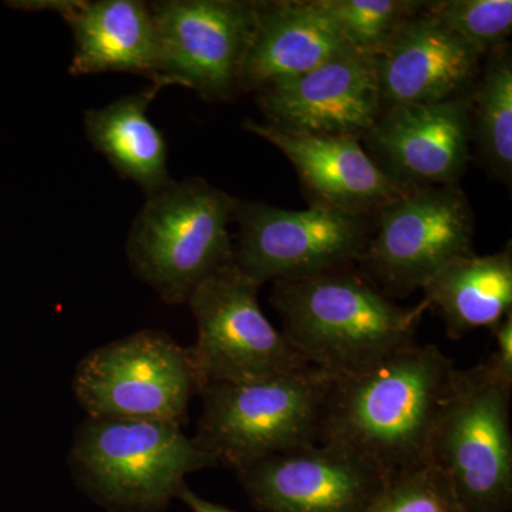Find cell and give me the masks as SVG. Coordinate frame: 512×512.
<instances>
[{
	"instance_id": "cell-5",
	"label": "cell",
	"mask_w": 512,
	"mask_h": 512,
	"mask_svg": "<svg viewBox=\"0 0 512 512\" xmlns=\"http://www.w3.org/2000/svg\"><path fill=\"white\" fill-rule=\"evenodd\" d=\"M511 396L512 384L487 360L454 370L429 460L446 476L463 512L512 508Z\"/></svg>"
},
{
	"instance_id": "cell-17",
	"label": "cell",
	"mask_w": 512,
	"mask_h": 512,
	"mask_svg": "<svg viewBox=\"0 0 512 512\" xmlns=\"http://www.w3.org/2000/svg\"><path fill=\"white\" fill-rule=\"evenodd\" d=\"M20 8L59 13L72 32L69 73H128L156 82L158 40L150 3L141 0H49Z\"/></svg>"
},
{
	"instance_id": "cell-9",
	"label": "cell",
	"mask_w": 512,
	"mask_h": 512,
	"mask_svg": "<svg viewBox=\"0 0 512 512\" xmlns=\"http://www.w3.org/2000/svg\"><path fill=\"white\" fill-rule=\"evenodd\" d=\"M92 419L163 420L183 426L198 393L190 355L167 333L141 330L93 350L73 377Z\"/></svg>"
},
{
	"instance_id": "cell-20",
	"label": "cell",
	"mask_w": 512,
	"mask_h": 512,
	"mask_svg": "<svg viewBox=\"0 0 512 512\" xmlns=\"http://www.w3.org/2000/svg\"><path fill=\"white\" fill-rule=\"evenodd\" d=\"M427 308L439 312L448 339L494 329L512 312V248L473 255L448 265L421 289Z\"/></svg>"
},
{
	"instance_id": "cell-14",
	"label": "cell",
	"mask_w": 512,
	"mask_h": 512,
	"mask_svg": "<svg viewBox=\"0 0 512 512\" xmlns=\"http://www.w3.org/2000/svg\"><path fill=\"white\" fill-rule=\"evenodd\" d=\"M262 512H366L387 477L332 444L275 454L237 471Z\"/></svg>"
},
{
	"instance_id": "cell-2",
	"label": "cell",
	"mask_w": 512,
	"mask_h": 512,
	"mask_svg": "<svg viewBox=\"0 0 512 512\" xmlns=\"http://www.w3.org/2000/svg\"><path fill=\"white\" fill-rule=\"evenodd\" d=\"M286 340L326 375H352L414 345L426 302L399 305L356 266L274 282Z\"/></svg>"
},
{
	"instance_id": "cell-25",
	"label": "cell",
	"mask_w": 512,
	"mask_h": 512,
	"mask_svg": "<svg viewBox=\"0 0 512 512\" xmlns=\"http://www.w3.org/2000/svg\"><path fill=\"white\" fill-rule=\"evenodd\" d=\"M491 333L494 336L495 350L485 360L501 380L512 384V312L491 329Z\"/></svg>"
},
{
	"instance_id": "cell-6",
	"label": "cell",
	"mask_w": 512,
	"mask_h": 512,
	"mask_svg": "<svg viewBox=\"0 0 512 512\" xmlns=\"http://www.w3.org/2000/svg\"><path fill=\"white\" fill-rule=\"evenodd\" d=\"M72 454L94 494L138 511L163 507L180 493L185 476L215 464L180 424L163 420L90 417Z\"/></svg>"
},
{
	"instance_id": "cell-15",
	"label": "cell",
	"mask_w": 512,
	"mask_h": 512,
	"mask_svg": "<svg viewBox=\"0 0 512 512\" xmlns=\"http://www.w3.org/2000/svg\"><path fill=\"white\" fill-rule=\"evenodd\" d=\"M484 56L448 29L429 2L375 59L382 110L470 96Z\"/></svg>"
},
{
	"instance_id": "cell-23",
	"label": "cell",
	"mask_w": 512,
	"mask_h": 512,
	"mask_svg": "<svg viewBox=\"0 0 512 512\" xmlns=\"http://www.w3.org/2000/svg\"><path fill=\"white\" fill-rule=\"evenodd\" d=\"M429 9L484 57L507 45L512 32L511 0H436Z\"/></svg>"
},
{
	"instance_id": "cell-4",
	"label": "cell",
	"mask_w": 512,
	"mask_h": 512,
	"mask_svg": "<svg viewBox=\"0 0 512 512\" xmlns=\"http://www.w3.org/2000/svg\"><path fill=\"white\" fill-rule=\"evenodd\" d=\"M332 376L309 367L241 383H218L204 400L195 443L215 464L241 470L320 440Z\"/></svg>"
},
{
	"instance_id": "cell-11",
	"label": "cell",
	"mask_w": 512,
	"mask_h": 512,
	"mask_svg": "<svg viewBox=\"0 0 512 512\" xmlns=\"http://www.w3.org/2000/svg\"><path fill=\"white\" fill-rule=\"evenodd\" d=\"M158 86H183L211 103L241 94L256 0H157Z\"/></svg>"
},
{
	"instance_id": "cell-19",
	"label": "cell",
	"mask_w": 512,
	"mask_h": 512,
	"mask_svg": "<svg viewBox=\"0 0 512 512\" xmlns=\"http://www.w3.org/2000/svg\"><path fill=\"white\" fill-rule=\"evenodd\" d=\"M161 89L151 83L141 92L84 114V128L94 150L107 158L121 178L136 183L147 197L174 181L168 171L167 141L147 114Z\"/></svg>"
},
{
	"instance_id": "cell-13",
	"label": "cell",
	"mask_w": 512,
	"mask_h": 512,
	"mask_svg": "<svg viewBox=\"0 0 512 512\" xmlns=\"http://www.w3.org/2000/svg\"><path fill=\"white\" fill-rule=\"evenodd\" d=\"M266 124L291 133L362 138L382 113L375 59L352 49L256 92Z\"/></svg>"
},
{
	"instance_id": "cell-7",
	"label": "cell",
	"mask_w": 512,
	"mask_h": 512,
	"mask_svg": "<svg viewBox=\"0 0 512 512\" xmlns=\"http://www.w3.org/2000/svg\"><path fill=\"white\" fill-rule=\"evenodd\" d=\"M476 255L474 214L458 185L404 192L373 217L356 268L389 298L423 289L453 262Z\"/></svg>"
},
{
	"instance_id": "cell-12",
	"label": "cell",
	"mask_w": 512,
	"mask_h": 512,
	"mask_svg": "<svg viewBox=\"0 0 512 512\" xmlns=\"http://www.w3.org/2000/svg\"><path fill=\"white\" fill-rule=\"evenodd\" d=\"M470 96L384 109L362 146L404 190L458 185L471 158Z\"/></svg>"
},
{
	"instance_id": "cell-26",
	"label": "cell",
	"mask_w": 512,
	"mask_h": 512,
	"mask_svg": "<svg viewBox=\"0 0 512 512\" xmlns=\"http://www.w3.org/2000/svg\"><path fill=\"white\" fill-rule=\"evenodd\" d=\"M177 497L180 498L192 512H234L228 510V508L222 507V505L210 503V501L201 498L200 495L192 493L190 488L187 487V484L181 488Z\"/></svg>"
},
{
	"instance_id": "cell-1",
	"label": "cell",
	"mask_w": 512,
	"mask_h": 512,
	"mask_svg": "<svg viewBox=\"0 0 512 512\" xmlns=\"http://www.w3.org/2000/svg\"><path fill=\"white\" fill-rule=\"evenodd\" d=\"M456 369L436 345L414 343L360 372L332 376L319 443L350 451L387 478L429 463Z\"/></svg>"
},
{
	"instance_id": "cell-18",
	"label": "cell",
	"mask_w": 512,
	"mask_h": 512,
	"mask_svg": "<svg viewBox=\"0 0 512 512\" xmlns=\"http://www.w3.org/2000/svg\"><path fill=\"white\" fill-rule=\"evenodd\" d=\"M350 49L319 0H256L241 94L309 72Z\"/></svg>"
},
{
	"instance_id": "cell-16",
	"label": "cell",
	"mask_w": 512,
	"mask_h": 512,
	"mask_svg": "<svg viewBox=\"0 0 512 512\" xmlns=\"http://www.w3.org/2000/svg\"><path fill=\"white\" fill-rule=\"evenodd\" d=\"M242 127L285 154L311 198V205L373 218L410 191L380 170L360 138L291 133L254 120H245Z\"/></svg>"
},
{
	"instance_id": "cell-24",
	"label": "cell",
	"mask_w": 512,
	"mask_h": 512,
	"mask_svg": "<svg viewBox=\"0 0 512 512\" xmlns=\"http://www.w3.org/2000/svg\"><path fill=\"white\" fill-rule=\"evenodd\" d=\"M366 512H463L446 476L433 463L387 478Z\"/></svg>"
},
{
	"instance_id": "cell-22",
	"label": "cell",
	"mask_w": 512,
	"mask_h": 512,
	"mask_svg": "<svg viewBox=\"0 0 512 512\" xmlns=\"http://www.w3.org/2000/svg\"><path fill=\"white\" fill-rule=\"evenodd\" d=\"M350 49L376 59L426 8L421 0H319Z\"/></svg>"
},
{
	"instance_id": "cell-10",
	"label": "cell",
	"mask_w": 512,
	"mask_h": 512,
	"mask_svg": "<svg viewBox=\"0 0 512 512\" xmlns=\"http://www.w3.org/2000/svg\"><path fill=\"white\" fill-rule=\"evenodd\" d=\"M234 221V264L261 286L356 266L373 227V218L322 205L284 210L242 200Z\"/></svg>"
},
{
	"instance_id": "cell-21",
	"label": "cell",
	"mask_w": 512,
	"mask_h": 512,
	"mask_svg": "<svg viewBox=\"0 0 512 512\" xmlns=\"http://www.w3.org/2000/svg\"><path fill=\"white\" fill-rule=\"evenodd\" d=\"M471 133L490 174L504 184L512 178V52L498 47L484 57L473 92Z\"/></svg>"
},
{
	"instance_id": "cell-8",
	"label": "cell",
	"mask_w": 512,
	"mask_h": 512,
	"mask_svg": "<svg viewBox=\"0 0 512 512\" xmlns=\"http://www.w3.org/2000/svg\"><path fill=\"white\" fill-rule=\"evenodd\" d=\"M261 285L225 265L191 293L197 342L190 348L198 394L218 383H241L312 367L259 306Z\"/></svg>"
},
{
	"instance_id": "cell-3",
	"label": "cell",
	"mask_w": 512,
	"mask_h": 512,
	"mask_svg": "<svg viewBox=\"0 0 512 512\" xmlns=\"http://www.w3.org/2000/svg\"><path fill=\"white\" fill-rule=\"evenodd\" d=\"M237 202L202 178L174 180L147 197L133 222L131 268L168 305L187 303L208 276L234 262L228 225Z\"/></svg>"
}]
</instances>
